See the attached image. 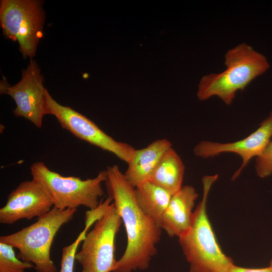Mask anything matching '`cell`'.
Instances as JSON below:
<instances>
[{
  "label": "cell",
  "instance_id": "12",
  "mask_svg": "<svg viewBox=\"0 0 272 272\" xmlns=\"http://www.w3.org/2000/svg\"><path fill=\"white\" fill-rule=\"evenodd\" d=\"M198 196L191 185L182 186L172 195L163 216L161 228L170 237L180 236L189 229L195 201Z\"/></svg>",
  "mask_w": 272,
  "mask_h": 272
},
{
  "label": "cell",
  "instance_id": "13",
  "mask_svg": "<svg viewBox=\"0 0 272 272\" xmlns=\"http://www.w3.org/2000/svg\"><path fill=\"white\" fill-rule=\"evenodd\" d=\"M172 147L167 139L154 141L147 147L136 149L124 173L128 182L134 187L149 181L154 170L164 154Z\"/></svg>",
  "mask_w": 272,
  "mask_h": 272
},
{
  "label": "cell",
  "instance_id": "9",
  "mask_svg": "<svg viewBox=\"0 0 272 272\" xmlns=\"http://www.w3.org/2000/svg\"><path fill=\"white\" fill-rule=\"evenodd\" d=\"M43 81L38 64L31 59L17 84L11 86L6 81L1 84V94L10 95L16 104L14 115L29 120L38 128L41 127L43 117L47 114L48 91L44 87Z\"/></svg>",
  "mask_w": 272,
  "mask_h": 272
},
{
  "label": "cell",
  "instance_id": "11",
  "mask_svg": "<svg viewBox=\"0 0 272 272\" xmlns=\"http://www.w3.org/2000/svg\"><path fill=\"white\" fill-rule=\"evenodd\" d=\"M272 138V110L259 126L246 138L228 143L202 141L193 148L194 154L198 157L208 158L225 153H235L241 158L242 162L232 176L235 179L253 157L259 156Z\"/></svg>",
  "mask_w": 272,
  "mask_h": 272
},
{
  "label": "cell",
  "instance_id": "15",
  "mask_svg": "<svg viewBox=\"0 0 272 272\" xmlns=\"http://www.w3.org/2000/svg\"><path fill=\"white\" fill-rule=\"evenodd\" d=\"M134 194L141 209L161 228L163 216L172 194L150 181L134 187Z\"/></svg>",
  "mask_w": 272,
  "mask_h": 272
},
{
  "label": "cell",
  "instance_id": "7",
  "mask_svg": "<svg viewBox=\"0 0 272 272\" xmlns=\"http://www.w3.org/2000/svg\"><path fill=\"white\" fill-rule=\"evenodd\" d=\"M122 224L113 202L96 221L92 229L83 240L76 260L81 272H112L115 259V240Z\"/></svg>",
  "mask_w": 272,
  "mask_h": 272
},
{
  "label": "cell",
  "instance_id": "21",
  "mask_svg": "<svg viewBox=\"0 0 272 272\" xmlns=\"http://www.w3.org/2000/svg\"><path fill=\"white\" fill-rule=\"evenodd\" d=\"M189 272H192V271L190 270Z\"/></svg>",
  "mask_w": 272,
  "mask_h": 272
},
{
  "label": "cell",
  "instance_id": "6",
  "mask_svg": "<svg viewBox=\"0 0 272 272\" xmlns=\"http://www.w3.org/2000/svg\"><path fill=\"white\" fill-rule=\"evenodd\" d=\"M42 3L35 0H2L0 21L6 38L17 41L24 58H32L43 37Z\"/></svg>",
  "mask_w": 272,
  "mask_h": 272
},
{
  "label": "cell",
  "instance_id": "2",
  "mask_svg": "<svg viewBox=\"0 0 272 272\" xmlns=\"http://www.w3.org/2000/svg\"><path fill=\"white\" fill-rule=\"evenodd\" d=\"M226 70L203 76L197 96L207 100L216 96L225 104H232L237 91H243L256 78L269 67L266 57L245 43L228 50L225 54Z\"/></svg>",
  "mask_w": 272,
  "mask_h": 272
},
{
  "label": "cell",
  "instance_id": "5",
  "mask_svg": "<svg viewBox=\"0 0 272 272\" xmlns=\"http://www.w3.org/2000/svg\"><path fill=\"white\" fill-rule=\"evenodd\" d=\"M32 179L45 189L55 207L60 210L77 209L83 206L96 209L99 198L104 194L102 184L107 179L106 170L100 171L93 178L63 176L50 170L43 162L34 163L30 167Z\"/></svg>",
  "mask_w": 272,
  "mask_h": 272
},
{
  "label": "cell",
  "instance_id": "14",
  "mask_svg": "<svg viewBox=\"0 0 272 272\" xmlns=\"http://www.w3.org/2000/svg\"><path fill=\"white\" fill-rule=\"evenodd\" d=\"M184 171V163L171 147L162 157L149 181L173 195L182 187Z\"/></svg>",
  "mask_w": 272,
  "mask_h": 272
},
{
  "label": "cell",
  "instance_id": "17",
  "mask_svg": "<svg viewBox=\"0 0 272 272\" xmlns=\"http://www.w3.org/2000/svg\"><path fill=\"white\" fill-rule=\"evenodd\" d=\"M14 248L0 242V272H25L26 269L34 267L33 263L19 259Z\"/></svg>",
  "mask_w": 272,
  "mask_h": 272
},
{
  "label": "cell",
  "instance_id": "8",
  "mask_svg": "<svg viewBox=\"0 0 272 272\" xmlns=\"http://www.w3.org/2000/svg\"><path fill=\"white\" fill-rule=\"evenodd\" d=\"M46 107L47 114L55 116L63 128L78 138L112 153L127 164L133 156L136 150L134 147L115 140L84 115L70 107L59 104L48 91Z\"/></svg>",
  "mask_w": 272,
  "mask_h": 272
},
{
  "label": "cell",
  "instance_id": "19",
  "mask_svg": "<svg viewBox=\"0 0 272 272\" xmlns=\"http://www.w3.org/2000/svg\"><path fill=\"white\" fill-rule=\"evenodd\" d=\"M227 272H272V267H268L258 268H245L232 265Z\"/></svg>",
  "mask_w": 272,
  "mask_h": 272
},
{
  "label": "cell",
  "instance_id": "10",
  "mask_svg": "<svg viewBox=\"0 0 272 272\" xmlns=\"http://www.w3.org/2000/svg\"><path fill=\"white\" fill-rule=\"evenodd\" d=\"M53 202L45 189L35 180L22 182L7 197L0 209V223L12 225L22 220L38 218L49 212Z\"/></svg>",
  "mask_w": 272,
  "mask_h": 272
},
{
  "label": "cell",
  "instance_id": "4",
  "mask_svg": "<svg viewBox=\"0 0 272 272\" xmlns=\"http://www.w3.org/2000/svg\"><path fill=\"white\" fill-rule=\"evenodd\" d=\"M77 209L53 207L33 224L17 232L0 237V242L19 250L18 257L33 264L36 272H57L50 256L53 239L59 229L73 218Z\"/></svg>",
  "mask_w": 272,
  "mask_h": 272
},
{
  "label": "cell",
  "instance_id": "3",
  "mask_svg": "<svg viewBox=\"0 0 272 272\" xmlns=\"http://www.w3.org/2000/svg\"><path fill=\"white\" fill-rule=\"evenodd\" d=\"M218 178V174L202 177V199L193 212L189 229L178 237L192 272H227L234 264L218 244L207 212L208 196Z\"/></svg>",
  "mask_w": 272,
  "mask_h": 272
},
{
  "label": "cell",
  "instance_id": "1",
  "mask_svg": "<svg viewBox=\"0 0 272 272\" xmlns=\"http://www.w3.org/2000/svg\"><path fill=\"white\" fill-rule=\"evenodd\" d=\"M105 184L108 196L124 226L127 244L121 257L117 260L112 272H133L145 270L156 254L162 228L138 206L134 187L115 165L106 170Z\"/></svg>",
  "mask_w": 272,
  "mask_h": 272
},
{
  "label": "cell",
  "instance_id": "20",
  "mask_svg": "<svg viewBox=\"0 0 272 272\" xmlns=\"http://www.w3.org/2000/svg\"><path fill=\"white\" fill-rule=\"evenodd\" d=\"M270 266H271L272 267V260L270 261Z\"/></svg>",
  "mask_w": 272,
  "mask_h": 272
},
{
  "label": "cell",
  "instance_id": "16",
  "mask_svg": "<svg viewBox=\"0 0 272 272\" xmlns=\"http://www.w3.org/2000/svg\"><path fill=\"white\" fill-rule=\"evenodd\" d=\"M95 222L96 219L92 215H85V226L83 230L72 243L62 249L59 272H74L78 247L84 239L88 229Z\"/></svg>",
  "mask_w": 272,
  "mask_h": 272
},
{
  "label": "cell",
  "instance_id": "18",
  "mask_svg": "<svg viewBox=\"0 0 272 272\" xmlns=\"http://www.w3.org/2000/svg\"><path fill=\"white\" fill-rule=\"evenodd\" d=\"M255 171L261 178H265L272 174V138L262 154L256 158Z\"/></svg>",
  "mask_w": 272,
  "mask_h": 272
}]
</instances>
